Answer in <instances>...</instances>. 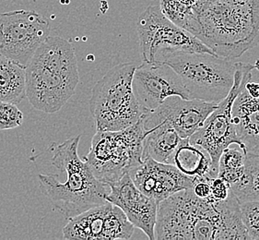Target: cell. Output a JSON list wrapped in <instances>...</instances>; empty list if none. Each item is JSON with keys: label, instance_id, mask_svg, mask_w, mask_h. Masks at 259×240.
<instances>
[{"label": "cell", "instance_id": "29", "mask_svg": "<svg viewBox=\"0 0 259 240\" xmlns=\"http://www.w3.org/2000/svg\"><path fill=\"white\" fill-rule=\"evenodd\" d=\"M254 65H255V69L259 70V59L256 60V62L254 63Z\"/></svg>", "mask_w": 259, "mask_h": 240}, {"label": "cell", "instance_id": "27", "mask_svg": "<svg viewBox=\"0 0 259 240\" xmlns=\"http://www.w3.org/2000/svg\"><path fill=\"white\" fill-rule=\"evenodd\" d=\"M191 188L192 191L198 198H208L210 196V179L197 178Z\"/></svg>", "mask_w": 259, "mask_h": 240}, {"label": "cell", "instance_id": "18", "mask_svg": "<svg viewBox=\"0 0 259 240\" xmlns=\"http://www.w3.org/2000/svg\"><path fill=\"white\" fill-rule=\"evenodd\" d=\"M147 134L144 139L143 157L150 156L157 162L171 165L172 158L182 138L165 121L144 125Z\"/></svg>", "mask_w": 259, "mask_h": 240}, {"label": "cell", "instance_id": "7", "mask_svg": "<svg viewBox=\"0 0 259 240\" xmlns=\"http://www.w3.org/2000/svg\"><path fill=\"white\" fill-rule=\"evenodd\" d=\"M146 134L141 117L121 131H97L83 159L101 182H116L142 161Z\"/></svg>", "mask_w": 259, "mask_h": 240}, {"label": "cell", "instance_id": "4", "mask_svg": "<svg viewBox=\"0 0 259 240\" xmlns=\"http://www.w3.org/2000/svg\"><path fill=\"white\" fill-rule=\"evenodd\" d=\"M197 24L196 37L217 56L240 58L259 43V0H212Z\"/></svg>", "mask_w": 259, "mask_h": 240}, {"label": "cell", "instance_id": "1", "mask_svg": "<svg viewBox=\"0 0 259 240\" xmlns=\"http://www.w3.org/2000/svg\"><path fill=\"white\" fill-rule=\"evenodd\" d=\"M156 240L250 239L233 191L224 201L200 198L184 189L158 204Z\"/></svg>", "mask_w": 259, "mask_h": 240}, {"label": "cell", "instance_id": "3", "mask_svg": "<svg viewBox=\"0 0 259 240\" xmlns=\"http://www.w3.org/2000/svg\"><path fill=\"white\" fill-rule=\"evenodd\" d=\"M79 82L78 60L72 45L48 36L26 67V97L35 109L57 113L72 97Z\"/></svg>", "mask_w": 259, "mask_h": 240}, {"label": "cell", "instance_id": "24", "mask_svg": "<svg viewBox=\"0 0 259 240\" xmlns=\"http://www.w3.org/2000/svg\"><path fill=\"white\" fill-rule=\"evenodd\" d=\"M246 153L241 148H226L221 154L219 168H239L244 167Z\"/></svg>", "mask_w": 259, "mask_h": 240}, {"label": "cell", "instance_id": "10", "mask_svg": "<svg viewBox=\"0 0 259 240\" xmlns=\"http://www.w3.org/2000/svg\"><path fill=\"white\" fill-rule=\"evenodd\" d=\"M50 30L48 19L36 11L0 13V55L26 68Z\"/></svg>", "mask_w": 259, "mask_h": 240}, {"label": "cell", "instance_id": "20", "mask_svg": "<svg viewBox=\"0 0 259 240\" xmlns=\"http://www.w3.org/2000/svg\"><path fill=\"white\" fill-rule=\"evenodd\" d=\"M212 0H161V12L177 26L196 34L197 17Z\"/></svg>", "mask_w": 259, "mask_h": 240}, {"label": "cell", "instance_id": "14", "mask_svg": "<svg viewBox=\"0 0 259 240\" xmlns=\"http://www.w3.org/2000/svg\"><path fill=\"white\" fill-rule=\"evenodd\" d=\"M218 104L203 100L185 99L178 95L168 97L157 109L143 114L144 125L165 121L182 139L190 138L202 126Z\"/></svg>", "mask_w": 259, "mask_h": 240}, {"label": "cell", "instance_id": "2", "mask_svg": "<svg viewBox=\"0 0 259 240\" xmlns=\"http://www.w3.org/2000/svg\"><path fill=\"white\" fill-rule=\"evenodd\" d=\"M80 137L75 136L58 145L52 143L50 147L51 163L60 172L65 173L64 182L58 179V175H38L42 194L68 218L105 204L110 191L109 186L98 180L88 164L78 156Z\"/></svg>", "mask_w": 259, "mask_h": 240}, {"label": "cell", "instance_id": "11", "mask_svg": "<svg viewBox=\"0 0 259 240\" xmlns=\"http://www.w3.org/2000/svg\"><path fill=\"white\" fill-rule=\"evenodd\" d=\"M135 226L116 205L106 202L69 218L63 228L65 239L127 240Z\"/></svg>", "mask_w": 259, "mask_h": 240}, {"label": "cell", "instance_id": "6", "mask_svg": "<svg viewBox=\"0 0 259 240\" xmlns=\"http://www.w3.org/2000/svg\"><path fill=\"white\" fill-rule=\"evenodd\" d=\"M135 69L133 63H120L94 85L90 109L97 131L124 130L143 115L132 88Z\"/></svg>", "mask_w": 259, "mask_h": 240}, {"label": "cell", "instance_id": "28", "mask_svg": "<svg viewBox=\"0 0 259 240\" xmlns=\"http://www.w3.org/2000/svg\"><path fill=\"white\" fill-rule=\"evenodd\" d=\"M244 90L253 98H259V83L249 81L244 85Z\"/></svg>", "mask_w": 259, "mask_h": 240}, {"label": "cell", "instance_id": "19", "mask_svg": "<svg viewBox=\"0 0 259 240\" xmlns=\"http://www.w3.org/2000/svg\"><path fill=\"white\" fill-rule=\"evenodd\" d=\"M26 97V68L0 55V102L20 104Z\"/></svg>", "mask_w": 259, "mask_h": 240}, {"label": "cell", "instance_id": "23", "mask_svg": "<svg viewBox=\"0 0 259 240\" xmlns=\"http://www.w3.org/2000/svg\"><path fill=\"white\" fill-rule=\"evenodd\" d=\"M23 123V114L12 103L0 102V131L11 130Z\"/></svg>", "mask_w": 259, "mask_h": 240}, {"label": "cell", "instance_id": "26", "mask_svg": "<svg viewBox=\"0 0 259 240\" xmlns=\"http://www.w3.org/2000/svg\"><path fill=\"white\" fill-rule=\"evenodd\" d=\"M244 176V167L239 168H219L218 177L231 186L241 180Z\"/></svg>", "mask_w": 259, "mask_h": 240}, {"label": "cell", "instance_id": "25", "mask_svg": "<svg viewBox=\"0 0 259 240\" xmlns=\"http://www.w3.org/2000/svg\"><path fill=\"white\" fill-rule=\"evenodd\" d=\"M232 192L230 185L223 178H214L210 179V196L215 201H224Z\"/></svg>", "mask_w": 259, "mask_h": 240}, {"label": "cell", "instance_id": "16", "mask_svg": "<svg viewBox=\"0 0 259 240\" xmlns=\"http://www.w3.org/2000/svg\"><path fill=\"white\" fill-rule=\"evenodd\" d=\"M232 120L241 148L246 154L259 155V98L243 90L234 100Z\"/></svg>", "mask_w": 259, "mask_h": 240}, {"label": "cell", "instance_id": "15", "mask_svg": "<svg viewBox=\"0 0 259 240\" xmlns=\"http://www.w3.org/2000/svg\"><path fill=\"white\" fill-rule=\"evenodd\" d=\"M108 186L110 191L106 201L119 207L132 225L142 230L149 239L155 240L154 229L159 204L136 187L130 173Z\"/></svg>", "mask_w": 259, "mask_h": 240}, {"label": "cell", "instance_id": "13", "mask_svg": "<svg viewBox=\"0 0 259 240\" xmlns=\"http://www.w3.org/2000/svg\"><path fill=\"white\" fill-rule=\"evenodd\" d=\"M130 175L136 187L158 204L172 194L191 188L197 179L183 174L174 165L157 162L150 156L143 157Z\"/></svg>", "mask_w": 259, "mask_h": 240}, {"label": "cell", "instance_id": "21", "mask_svg": "<svg viewBox=\"0 0 259 240\" xmlns=\"http://www.w3.org/2000/svg\"><path fill=\"white\" fill-rule=\"evenodd\" d=\"M230 188L240 204L259 202V155L246 154L244 176Z\"/></svg>", "mask_w": 259, "mask_h": 240}, {"label": "cell", "instance_id": "12", "mask_svg": "<svg viewBox=\"0 0 259 240\" xmlns=\"http://www.w3.org/2000/svg\"><path fill=\"white\" fill-rule=\"evenodd\" d=\"M132 88L143 114L157 109L172 95L189 99L180 76L165 63L143 62L136 67Z\"/></svg>", "mask_w": 259, "mask_h": 240}, {"label": "cell", "instance_id": "9", "mask_svg": "<svg viewBox=\"0 0 259 240\" xmlns=\"http://www.w3.org/2000/svg\"><path fill=\"white\" fill-rule=\"evenodd\" d=\"M253 69H255L254 64L241 62L234 74L233 88L228 95L219 103L202 126L189 138L190 142L203 147L209 153L213 168L217 174L219 160L223 151L231 144L241 145L233 127L232 110L234 100L244 89L245 84L251 81Z\"/></svg>", "mask_w": 259, "mask_h": 240}, {"label": "cell", "instance_id": "5", "mask_svg": "<svg viewBox=\"0 0 259 240\" xmlns=\"http://www.w3.org/2000/svg\"><path fill=\"white\" fill-rule=\"evenodd\" d=\"M157 62L165 63L177 72L189 99L219 104L234 83V74L241 62L209 53H166Z\"/></svg>", "mask_w": 259, "mask_h": 240}, {"label": "cell", "instance_id": "8", "mask_svg": "<svg viewBox=\"0 0 259 240\" xmlns=\"http://www.w3.org/2000/svg\"><path fill=\"white\" fill-rule=\"evenodd\" d=\"M137 30L143 62H157L166 53L177 51L215 54L189 31L170 21L158 6L146 9L138 20Z\"/></svg>", "mask_w": 259, "mask_h": 240}, {"label": "cell", "instance_id": "22", "mask_svg": "<svg viewBox=\"0 0 259 240\" xmlns=\"http://www.w3.org/2000/svg\"><path fill=\"white\" fill-rule=\"evenodd\" d=\"M242 222L250 239L259 240V202L240 204Z\"/></svg>", "mask_w": 259, "mask_h": 240}, {"label": "cell", "instance_id": "17", "mask_svg": "<svg viewBox=\"0 0 259 240\" xmlns=\"http://www.w3.org/2000/svg\"><path fill=\"white\" fill-rule=\"evenodd\" d=\"M171 165L192 178L211 179L218 177L209 153L203 147L190 142L189 138L182 139Z\"/></svg>", "mask_w": 259, "mask_h": 240}]
</instances>
